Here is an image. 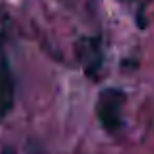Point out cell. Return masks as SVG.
Returning <instances> with one entry per match:
<instances>
[{"label":"cell","mask_w":154,"mask_h":154,"mask_svg":"<svg viewBox=\"0 0 154 154\" xmlns=\"http://www.w3.org/2000/svg\"><path fill=\"white\" fill-rule=\"evenodd\" d=\"M15 106V76L5 45V34L0 32V118H5Z\"/></svg>","instance_id":"7a4b0ae2"},{"label":"cell","mask_w":154,"mask_h":154,"mask_svg":"<svg viewBox=\"0 0 154 154\" xmlns=\"http://www.w3.org/2000/svg\"><path fill=\"white\" fill-rule=\"evenodd\" d=\"M122 106H125V93L118 89H103L97 97L95 112L101 122V127L108 133H116L122 127Z\"/></svg>","instance_id":"6da1fadb"},{"label":"cell","mask_w":154,"mask_h":154,"mask_svg":"<svg viewBox=\"0 0 154 154\" xmlns=\"http://www.w3.org/2000/svg\"><path fill=\"white\" fill-rule=\"evenodd\" d=\"M76 53H78V59L85 68V72L89 76H97L101 66H103V49H101V40L97 36H87L78 42L76 47Z\"/></svg>","instance_id":"3957f363"}]
</instances>
